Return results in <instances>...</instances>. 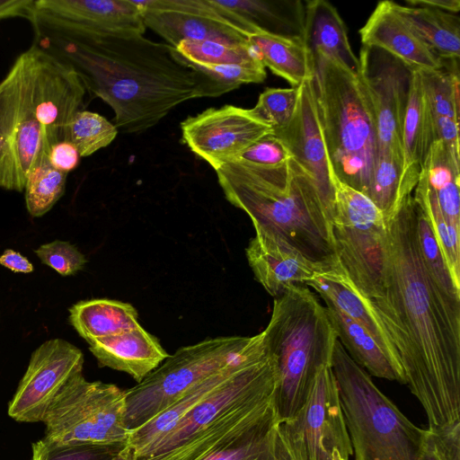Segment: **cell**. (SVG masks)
<instances>
[{
    "label": "cell",
    "mask_w": 460,
    "mask_h": 460,
    "mask_svg": "<svg viewBox=\"0 0 460 460\" xmlns=\"http://www.w3.org/2000/svg\"><path fill=\"white\" fill-rule=\"evenodd\" d=\"M111 460H136L134 452L127 444Z\"/></svg>",
    "instance_id": "obj_50"
},
{
    "label": "cell",
    "mask_w": 460,
    "mask_h": 460,
    "mask_svg": "<svg viewBox=\"0 0 460 460\" xmlns=\"http://www.w3.org/2000/svg\"><path fill=\"white\" fill-rule=\"evenodd\" d=\"M174 48L185 61L198 68L246 63L260 58L250 44L184 40Z\"/></svg>",
    "instance_id": "obj_37"
},
{
    "label": "cell",
    "mask_w": 460,
    "mask_h": 460,
    "mask_svg": "<svg viewBox=\"0 0 460 460\" xmlns=\"http://www.w3.org/2000/svg\"><path fill=\"white\" fill-rule=\"evenodd\" d=\"M394 9L441 60H457L460 55V27L457 14L421 6H404L394 2Z\"/></svg>",
    "instance_id": "obj_31"
},
{
    "label": "cell",
    "mask_w": 460,
    "mask_h": 460,
    "mask_svg": "<svg viewBox=\"0 0 460 460\" xmlns=\"http://www.w3.org/2000/svg\"><path fill=\"white\" fill-rule=\"evenodd\" d=\"M262 332L277 371V420H288L305 404L320 369L331 365L338 338L325 306L309 288L296 284L275 297Z\"/></svg>",
    "instance_id": "obj_4"
},
{
    "label": "cell",
    "mask_w": 460,
    "mask_h": 460,
    "mask_svg": "<svg viewBox=\"0 0 460 460\" xmlns=\"http://www.w3.org/2000/svg\"><path fill=\"white\" fill-rule=\"evenodd\" d=\"M420 174L451 228L460 231V154L435 141Z\"/></svg>",
    "instance_id": "obj_29"
},
{
    "label": "cell",
    "mask_w": 460,
    "mask_h": 460,
    "mask_svg": "<svg viewBox=\"0 0 460 460\" xmlns=\"http://www.w3.org/2000/svg\"><path fill=\"white\" fill-rule=\"evenodd\" d=\"M216 173L226 199L248 215L255 232L283 241L323 271L342 269L332 217L314 180L294 158L271 167L234 160Z\"/></svg>",
    "instance_id": "obj_3"
},
{
    "label": "cell",
    "mask_w": 460,
    "mask_h": 460,
    "mask_svg": "<svg viewBox=\"0 0 460 460\" xmlns=\"http://www.w3.org/2000/svg\"><path fill=\"white\" fill-rule=\"evenodd\" d=\"M248 42L265 67L298 87L314 75V57L302 38L271 33L262 29L251 34Z\"/></svg>",
    "instance_id": "obj_27"
},
{
    "label": "cell",
    "mask_w": 460,
    "mask_h": 460,
    "mask_svg": "<svg viewBox=\"0 0 460 460\" xmlns=\"http://www.w3.org/2000/svg\"><path fill=\"white\" fill-rule=\"evenodd\" d=\"M302 40L312 54L324 53L358 73V59L349 45L344 22L329 2L305 3Z\"/></svg>",
    "instance_id": "obj_25"
},
{
    "label": "cell",
    "mask_w": 460,
    "mask_h": 460,
    "mask_svg": "<svg viewBox=\"0 0 460 460\" xmlns=\"http://www.w3.org/2000/svg\"><path fill=\"white\" fill-rule=\"evenodd\" d=\"M299 86L291 88H267L255 106L254 116L273 131L285 127L293 118L299 98Z\"/></svg>",
    "instance_id": "obj_39"
},
{
    "label": "cell",
    "mask_w": 460,
    "mask_h": 460,
    "mask_svg": "<svg viewBox=\"0 0 460 460\" xmlns=\"http://www.w3.org/2000/svg\"><path fill=\"white\" fill-rule=\"evenodd\" d=\"M126 445H69L43 437L32 443L31 460H111Z\"/></svg>",
    "instance_id": "obj_40"
},
{
    "label": "cell",
    "mask_w": 460,
    "mask_h": 460,
    "mask_svg": "<svg viewBox=\"0 0 460 460\" xmlns=\"http://www.w3.org/2000/svg\"><path fill=\"white\" fill-rule=\"evenodd\" d=\"M0 264L13 272L30 273L33 271L31 262L20 252L6 249L0 256Z\"/></svg>",
    "instance_id": "obj_48"
},
{
    "label": "cell",
    "mask_w": 460,
    "mask_h": 460,
    "mask_svg": "<svg viewBox=\"0 0 460 460\" xmlns=\"http://www.w3.org/2000/svg\"><path fill=\"white\" fill-rule=\"evenodd\" d=\"M266 350L264 332L208 339L177 349L142 382L125 390V420L138 428L211 376Z\"/></svg>",
    "instance_id": "obj_7"
},
{
    "label": "cell",
    "mask_w": 460,
    "mask_h": 460,
    "mask_svg": "<svg viewBox=\"0 0 460 460\" xmlns=\"http://www.w3.org/2000/svg\"><path fill=\"white\" fill-rule=\"evenodd\" d=\"M358 75L371 104L377 154L403 158L402 128L412 69L386 51L363 46Z\"/></svg>",
    "instance_id": "obj_12"
},
{
    "label": "cell",
    "mask_w": 460,
    "mask_h": 460,
    "mask_svg": "<svg viewBox=\"0 0 460 460\" xmlns=\"http://www.w3.org/2000/svg\"><path fill=\"white\" fill-rule=\"evenodd\" d=\"M69 323L87 343L140 326L137 311L132 305L106 298L73 305L69 308Z\"/></svg>",
    "instance_id": "obj_30"
},
{
    "label": "cell",
    "mask_w": 460,
    "mask_h": 460,
    "mask_svg": "<svg viewBox=\"0 0 460 460\" xmlns=\"http://www.w3.org/2000/svg\"><path fill=\"white\" fill-rule=\"evenodd\" d=\"M403 158L394 153L377 154L367 197L391 221L399 212L407 194L402 186Z\"/></svg>",
    "instance_id": "obj_34"
},
{
    "label": "cell",
    "mask_w": 460,
    "mask_h": 460,
    "mask_svg": "<svg viewBox=\"0 0 460 460\" xmlns=\"http://www.w3.org/2000/svg\"><path fill=\"white\" fill-rule=\"evenodd\" d=\"M198 69L234 89L243 84L262 83L267 76L265 66L260 58L246 63L212 66Z\"/></svg>",
    "instance_id": "obj_43"
},
{
    "label": "cell",
    "mask_w": 460,
    "mask_h": 460,
    "mask_svg": "<svg viewBox=\"0 0 460 460\" xmlns=\"http://www.w3.org/2000/svg\"><path fill=\"white\" fill-rule=\"evenodd\" d=\"M48 145L31 170L24 187L29 214L40 217L49 212L62 197L67 172L54 168L48 158Z\"/></svg>",
    "instance_id": "obj_35"
},
{
    "label": "cell",
    "mask_w": 460,
    "mask_h": 460,
    "mask_svg": "<svg viewBox=\"0 0 460 460\" xmlns=\"http://www.w3.org/2000/svg\"><path fill=\"white\" fill-rule=\"evenodd\" d=\"M245 253L255 279L274 297L323 271L283 241L262 233L256 232Z\"/></svg>",
    "instance_id": "obj_19"
},
{
    "label": "cell",
    "mask_w": 460,
    "mask_h": 460,
    "mask_svg": "<svg viewBox=\"0 0 460 460\" xmlns=\"http://www.w3.org/2000/svg\"><path fill=\"white\" fill-rule=\"evenodd\" d=\"M125 390L88 381L83 373L58 394L43 419L44 437L69 445H125Z\"/></svg>",
    "instance_id": "obj_9"
},
{
    "label": "cell",
    "mask_w": 460,
    "mask_h": 460,
    "mask_svg": "<svg viewBox=\"0 0 460 460\" xmlns=\"http://www.w3.org/2000/svg\"><path fill=\"white\" fill-rule=\"evenodd\" d=\"M274 404L249 417L196 460H273Z\"/></svg>",
    "instance_id": "obj_24"
},
{
    "label": "cell",
    "mask_w": 460,
    "mask_h": 460,
    "mask_svg": "<svg viewBox=\"0 0 460 460\" xmlns=\"http://www.w3.org/2000/svg\"><path fill=\"white\" fill-rule=\"evenodd\" d=\"M412 197L415 204L427 216L452 279L460 288V231L449 226L421 174Z\"/></svg>",
    "instance_id": "obj_36"
},
{
    "label": "cell",
    "mask_w": 460,
    "mask_h": 460,
    "mask_svg": "<svg viewBox=\"0 0 460 460\" xmlns=\"http://www.w3.org/2000/svg\"><path fill=\"white\" fill-rule=\"evenodd\" d=\"M409 6H421L433 8L457 14L460 11L459 0H407Z\"/></svg>",
    "instance_id": "obj_49"
},
{
    "label": "cell",
    "mask_w": 460,
    "mask_h": 460,
    "mask_svg": "<svg viewBox=\"0 0 460 460\" xmlns=\"http://www.w3.org/2000/svg\"><path fill=\"white\" fill-rule=\"evenodd\" d=\"M88 344L100 367L127 373L137 384L169 357L159 341L141 325Z\"/></svg>",
    "instance_id": "obj_20"
},
{
    "label": "cell",
    "mask_w": 460,
    "mask_h": 460,
    "mask_svg": "<svg viewBox=\"0 0 460 460\" xmlns=\"http://www.w3.org/2000/svg\"><path fill=\"white\" fill-rule=\"evenodd\" d=\"M416 231L420 259L429 279L446 305L460 315V288L452 279L427 216L417 205Z\"/></svg>",
    "instance_id": "obj_33"
},
{
    "label": "cell",
    "mask_w": 460,
    "mask_h": 460,
    "mask_svg": "<svg viewBox=\"0 0 460 460\" xmlns=\"http://www.w3.org/2000/svg\"><path fill=\"white\" fill-rule=\"evenodd\" d=\"M34 252L43 264L62 276L75 275L87 261L85 256L67 241L55 240L41 244Z\"/></svg>",
    "instance_id": "obj_41"
},
{
    "label": "cell",
    "mask_w": 460,
    "mask_h": 460,
    "mask_svg": "<svg viewBox=\"0 0 460 460\" xmlns=\"http://www.w3.org/2000/svg\"><path fill=\"white\" fill-rule=\"evenodd\" d=\"M429 100L435 141H443L459 154L458 69L420 71Z\"/></svg>",
    "instance_id": "obj_28"
},
{
    "label": "cell",
    "mask_w": 460,
    "mask_h": 460,
    "mask_svg": "<svg viewBox=\"0 0 460 460\" xmlns=\"http://www.w3.org/2000/svg\"><path fill=\"white\" fill-rule=\"evenodd\" d=\"M325 309L338 341L360 367L369 376L405 385L402 368L365 328L330 305Z\"/></svg>",
    "instance_id": "obj_26"
},
{
    "label": "cell",
    "mask_w": 460,
    "mask_h": 460,
    "mask_svg": "<svg viewBox=\"0 0 460 460\" xmlns=\"http://www.w3.org/2000/svg\"><path fill=\"white\" fill-rule=\"evenodd\" d=\"M420 460H460V423L426 429Z\"/></svg>",
    "instance_id": "obj_42"
},
{
    "label": "cell",
    "mask_w": 460,
    "mask_h": 460,
    "mask_svg": "<svg viewBox=\"0 0 460 460\" xmlns=\"http://www.w3.org/2000/svg\"><path fill=\"white\" fill-rule=\"evenodd\" d=\"M39 107L31 48L0 82V187L23 191L27 177L48 145L37 119Z\"/></svg>",
    "instance_id": "obj_10"
},
{
    "label": "cell",
    "mask_w": 460,
    "mask_h": 460,
    "mask_svg": "<svg viewBox=\"0 0 460 460\" xmlns=\"http://www.w3.org/2000/svg\"><path fill=\"white\" fill-rule=\"evenodd\" d=\"M267 353L266 347V350L241 360L211 376L189 390L151 420L138 428L129 430L128 444L132 448L135 457L170 433L198 403L204 400L239 367L247 362L265 356Z\"/></svg>",
    "instance_id": "obj_23"
},
{
    "label": "cell",
    "mask_w": 460,
    "mask_h": 460,
    "mask_svg": "<svg viewBox=\"0 0 460 460\" xmlns=\"http://www.w3.org/2000/svg\"><path fill=\"white\" fill-rule=\"evenodd\" d=\"M370 302L428 429L460 423V315L446 305L424 270L412 195L386 223L384 293Z\"/></svg>",
    "instance_id": "obj_1"
},
{
    "label": "cell",
    "mask_w": 460,
    "mask_h": 460,
    "mask_svg": "<svg viewBox=\"0 0 460 460\" xmlns=\"http://www.w3.org/2000/svg\"><path fill=\"white\" fill-rule=\"evenodd\" d=\"M331 367L355 460H420L425 429L378 389L338 340Z\"/></svg>",
    "instance_id": "obj_6"
},
{
    "label": "cell",
    "mask_w": 460,
    "mask_h": 460,
    "mask_svg": "<svg viewBox=\"0 0 460 460\" xmlns=\"http://www.w3.org/2000/svg\"><path fill=\"white\" fill-rule=\"evenodd\" d=\"M39 47L70 65L86 91L114 111L118 130L144 132L190 100L216 97L233 87L185 61L168 43L133 35L37 32Z\"/></svg>",
    "instance_id": "obj_2"
},
{
    "label": "cell",
    "mask_w": 460,
    "mask_h": 460,
    "mask_svg": "<svg viewBox=\"0 0 460 460\" xmlns=\"http://www.w3.org/2000/svg\"><path fill=\"white\" fill-rule=\"evenodd\" d=\"M332 233L339 263L356 289L374 300L384 293L386 222L365 194L332 175Z\"/></svg>",
    "instance_id": "obj_8"
},
{
    "label": "cell",
    "mask_w": 460,
    "mask_h": 460,
    "mask_svg": "<svg viewBox=\"0 0 460 460\" xmlns=\"http://www.w3.org/2000/svg\"><path fill=\"white\" fill-rule=\"evenodd\" d=\"M305 285L311 287L323 299L325 305L337 308L365 328L401 367L394 347L374 313L370 300L356 289L342 269L315 272Z\"/></svg>",
    "instance_id": "obj_22"
},
{
    "label": "cell",
    "mask_w": 460,
    "mask_h": 460,
    "mask_svg": "<svg viewBox=\"0 0 460 460\" xmlns=\"http://www.w3.org/2000/svg\"><path fill=\"white\" fill-rule=\"evenodd\" d=\"M226 9L243 16L263 31L302 38L305 5L300 1H216Z\"/></svg>",
    "instance_id": "obj_32"
},
{
    "label": "cell",
    "mask_w": 460,
    "mask_h": 460,
    "mask_svg": "<svg viewBox=\"0 0 460 460\" xmlns=\"http://www.w3.org/2000/svg\"><path fill=\"white\" fill-rule=\"evenodd\" d=\"M36 32L57 35H143L133 0H36Z\"/></svg>",
    "instance_id": "obj_15"
},
{
    "label": "cell",
    "mask_w": 460,
    "mask_h": 460,
    "mask_svg": "<svg viewBox=\"0 0 460 460\" xmlns=\"http://www.w3.org/2000/svg\"><path fill=\"white\" fill-rule=\"evenodd\" d=\"M363 46L383 49L414 70L444 67L394 9L393 1H381L359 30Z\"/></svg>",
    "instance_id": "obj_18"
},
{
    "label": "cell",
    "mask_w": 460,
    "mask_h": 460,
    "mask_svg": "<svg viewBox=\"0 0 460 460\" xmlns=\"http://www.w3.org/2000/svg\"><path fill=\"white\" fill-rule=\"evenodd\" d=\"M273 460H305L301 447L285 421H277L275 426Z\"/></svg>",
    "instance_id": "obj_45"
},
{
    "label": "cell",
    "mask_w": 460,
    "mask_h": 460,
    "mask_svg": "<svg viewBox=\"0 0 460 460\" xmlns=\"http://www.w3.org/2000/svg\"><path fill=\"white\" fill-rule=\"evenodd\" d=\"M84 354L69 341L55 338L41 343L31 354L7 408L19 422H42L62 388L83 373Z\"/></svg>",
    "instance_id": "obj_14"
},
{
    "label": "cell",
    "mask_w": 460,
    "mask_h": 460,
    "mask_svg": "<svg viewBox=\"0 0 460 460\" xmlns=\"http://www.w3.org/2000/svg\"><path fill=\"white\" fill-rule=\"evenodd\" d=\"M296 110L291 120L271 134L314 180L332 217L334 212L332 171L329 161L314 93L313 77L299 85Z\"/></svg>",
    "instance_id": "obj_17"
},
{
    "label": "cell",
    "mask_w": 460,
    "mask_h": 460,
    "mask_svg": "<svg viewBox=\"0 0 460 460\" xmlns=\"http://www.w3.org/2000/svg\"><path fill=\"white\" fill-rule=\"evenodd\" d=\"M313 57L314 99L332 173L367 196L377 155L370 102L358 73L324 53Z\"/></svg>",
    "instance_id": "obj_5"
},
{
    "label": "cell",
    "mask_w": 460,
    "mask_h": 460,
    "mask_svg": "<svg viewBox=\"0 0 460 460\" xmlns=\"http://www.w3.org/2000/svg\"><path fill=\"white\" fill-rule=\"evenodd\" d=\"M292 155L284 144L269 134L244 150L236 159L251 164L271 167L284 164Z\"/></svg>",
    "instance_id": "obj_44"
},
{
    "label": "cell",
    "mask_w": 460,
    "mask_h": 460,
    "mask_svg": "<svg viewBox=\"0 0 460 460\" xmlns=\"http://www.w3.org/2000/svg\"><path fill=\"white\" fill-rule=\"evenodd\" d=\"M435 142L429 100L420 70L412 69L402 128V186L411 195Z\"/></svg>",
    "instance_id": "obj_21"
},
{
    "label": "cell",
    "mask_w": 460,
    "mask_h": 460,
    "mask_svg": "<svg viewBox=\"0 0 460 460\" xmlns=\"http://www.w3.org/2000/svg\"><path fill=\"white\" fill-rule=\"evenodd\" d=\"M36 14V0H0V20L22 17L33 22Z\"/></svg>",
    "instance_id": "obj_47"
},
{
    "label": "cell",
    "mask_w": 460,
    "mask_h": 460,
    "mask_svg": "<svg viewBox=\"0 0 460 460\" xmlns=\"http://www.w3.org/2000/svg\"><path fill=\"white\" fill-rule=\"evenodd\" d=\"M146 28L172 47L184 40L249 44L260 27L215 0L135 1Z\"/></svg>",
    "instance_id": "obj_11"
},
{
    "label": "cell",
    "mask_w": 460,
    "mask_h": 460,
    "mask_svg": "<svg viewBox=\"0 0 460 460\" xmlns=\"http://www.w3.org/2000/svg\"><path fill=\"white\" fill-rule=\"evenodd\" d=\"M284 421L301 447L305 460H349L353 455L331 365L317 373L300 411Z\"/></svg>",
    "instance_id": "obj_13"
},
{
    "label": "cell",
    "mask_w": 460,
    "mask_h": 460,
    "mask_svg": "<svg viewBox=\"0 0 460 460\" xmlns=\"http://www.w3.org/2000/svg\"><path fill=\"white\" fill-rule=\"evenodd\" d=\"M118 132L117 127L102 115L79 111L69 123L68 140L76 147L80 157H85L109 146Z\"/></svg>",
    "instance_id": "obj_38"
},
{
    "label": "cell",
    "mask_w": 460,
    "mask_h": 460,
    "mask_svg": "<svg viewBox=\"0 0 460 460\" xmlns=\"http://www.w3.org/2000/svg\"><path fill=\"white\" fill-rule=\"evenodd\" d=\"M181 131L182 140L190 151L215 171L272 133L251 109L230 104L209 108L188 117L181 121Z\"/></svg>",
    "instance_id": "obj_16"
},
{
    "label": "cell",
    "mask_w": 460,
    "mask_h": 460,
    "mask_svg": "<svg viewBox=\"0 0 460 460\" xmlns=\"http://www.w3.org/2000/svg\"><path fill=\"white\" fill-rule=\"evenodd\" d=\"M47 155L54 168L66 172L75 169L80 158L76 147L69 140L58 141L49 146Z\"/></svg>",
    "instance_id": "obj_46"
}]
</instances>
